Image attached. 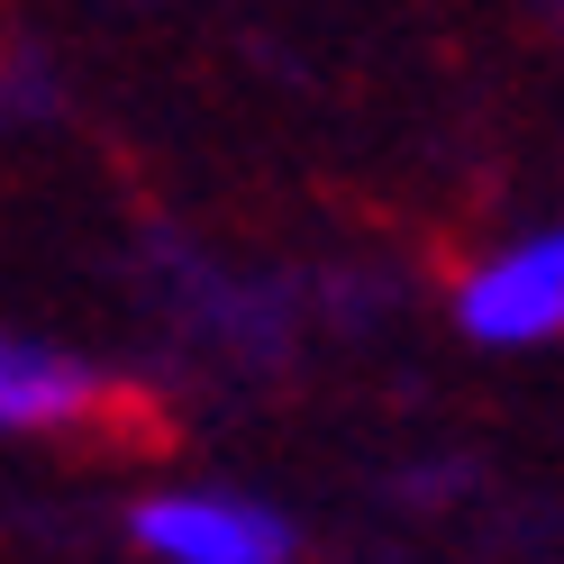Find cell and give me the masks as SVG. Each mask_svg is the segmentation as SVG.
Segmentation results:
<instances>
[{
    "label": "cell",
    "mask_w": 564,
    "mask_h": 564,
    "mask_svg": "<svg viewBox=\"0 0 564 564\" xmlns=\"http://www.w3.org/2000/svg\"><path fill=\"white\" fill-rule=\"evenodd\" d=\"M137 546L155 564H292V519L246 501V491H164L137 510Z\"/></svg>",
    "instance_id": "obj_1"
},
{
    "label": "cell",
    "mask_w": 564,
    "mask_h": 564,
    "mask_svg": "<svg viewBox=\"0 0 564 564\" xmlns=\"http://www.w3.org/2000/svg\"><path fill=\"white\" fill-rule=\"evenodd\" d=\"M455 319L482 346H546L564 328V228H538V237L501 246V256L455 292Z\"/></svg>",
    "instance_id": "obj_2"
},
{
    "label": "cell",
    "mask_w": 564,
    "mask_h": 564,
    "mask_svg": "<svg viewBox=\"0 0 564 564\" xmlns=\"http://www.w3.org/2000/svg\"><path fill=\"white\" fill-rule=\"evenodd\" d=\"M91 410H100L91 365L55 356V346L0 337V437H46V429H74V419H91Z\"/></svg>",
    "instance_id": "obj_3"
}]
</instances>
